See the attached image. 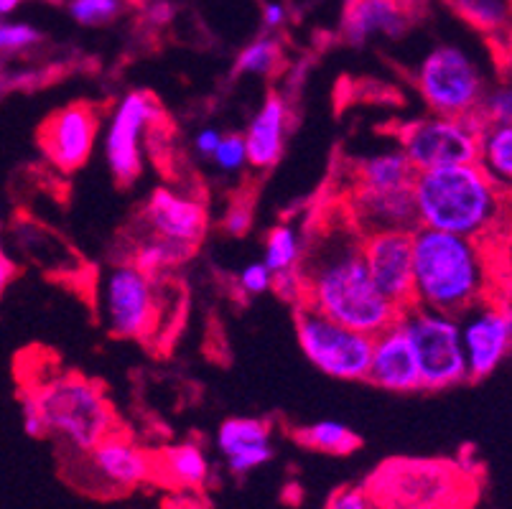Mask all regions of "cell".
Returning a JSON list of instances; mask_svg holds the SVG:
<instances>
[{"label":"cell","mask_w":512,"mask_h":509,"mask_svg":"<svg viewBox=\"0 0 512 509\" xmlns=\"http://www.w3.org/2000/svg\"><path fill=\"white\" fill-rule=\"evenodd\" d=\"M153 471L176 489H199L209 479V461L197 443H179L153 459Z\"/></svg>","instance_id":"cell-22"},{"label":"cell","mask_w":512,"mask_h":509,"mask_svg":"<svg viewBox=\"0 0 512 509\" xmlns=\"http://www.w3.org/2000/svg\"><path fill=\"white\" fill-rule=\"evenodd\" d=\"M164 120L156 97L148 92H128L113 107L105 130V161L120 186L136 184L143 171V143Z\"/></svg>","instance_id":"cell-11"},{"label":"cell","mask_w":512,"mask_h":509,"mask_svg":"<svg viewBox=\"0 0 512 509\" xmlns=\"http://www.w3.org/2000/svg\"><path fill=\"white\" fill-rule=\"evenodd\" d=\"M299 347L316 370L344 382H360L370 364L372 336L337 324L309 306H296Z\"/></svg>","instance_id":"cell-9"},{"label":"cell","mask_w":512,"mask_h":509,"mask_svg":"<svg viewBox=\"0 0 512 509\" xmlns=\"http://www.w3.org/2000/svg\"><path fill=\"white\" fill-rule=\"evenodd\" d=\"M362 258L377 291L400 311L413 306V230L365 232Z\"/></svg>","instance_id":"cell-14"},{"label":"cell","mask_w":512,"mask_h":509,"mask_svg":"<svg viewBox=\"0 0 512 509\" xmlns=\"http://www.w3.org/2000/svg\"><path fill=\"white\" fill-rule=\"evenodd\" d=\"M428 11V0H344L342 36L347 44L400 39Z\"/></svg>","instance_id":"cell-15"},{"label":"cell","mask_w":512,"mask_h":509,"mask_svg":"<svg viewBox=\"0 0 512 509\" xmlns=\"http://www.w3.org/2000/svg\"><path fill=\"white\" fill-rule=\"evenodd\" d=\"M85 459L87 469L115 494L133 492V489L151 482L156 476L153 456L143 451L133 438L123 436L118 431L102 438L92 451H87Z\"/></svg>","instance_id":"cell-18"},{"label":"cell","mask_w":512,"mask_h":509,"mask_svg":"<svg viewBox=\"0 0 512 509\" xmlns=\"http://www.w3.org/2000/svg\"><path fill=\"white\" fill-rule=\"evenodd\" d=\"M492 242L441 230H413V306L462 316L484 298L497 296Z\"/></svg>","instance_id":"cell-2"},{"label":"cell","mask_w":512,"mask_h":509,"mask_svg":"<svg viewBox=\"0 0 512 509\" xmlns=\"http://www.w3.org/2000/svg\"><path fill=\"white\" fill-rule=\"evenodd\" d=\"M273 286V273L268 268H265V263L260 260V263H250L245 265V268L240 270V275H237V288H240V293H245V296H263V293L271 291Z\"/></svg>","instance_id":"cell-34"},{"label":"cell","mask_w":512,"mask_h":509,"mask_svg":"<svg viewBox=\"0 0 512 509\" xmlns=\"http://www.w3.org/2000/svg\"><path fill=\"white\" fill-rule=\"evenodd\" d=\"M44 41L41 31L31 23H18L0 18V59L26 54Z\"/></svg>","instance_id":"cell-31"},{"label":"cell","mask_w":512,"mask_h":509,"mask_svg":"<svg viewBox=\"0 0 512 509\" xmlns=\"http://www.w3.org/2000/svg\"><path fill=\"white\" fill-rule=\"evenodd\" d=\"M253 227V209L248 204H235L222 217V230L230 237H245Z\"/></svg>","instance_id":"cell-36"},{"label":"cell","mask_w":512,"mask_h":509,"mask_svg":"<svg viewBox=\"0 0 512 509\" xmlns=\"http://www.w3.org/2000/svg\"><path fill=\"white\" fill-rule=\"evenodd\" d=\"M102 314L118 339H148L164 316V293L158 275L143 273L133 263L110 268L102 280Z\"/></svg>","instance_id":"cell-10"},{"label":"cell","mask_w":512,"mask_h":509,"mask_svg":"<svg viewBox=\"0 0 512 509\" xmlns=\"http://www.w3.org/2000/svg\"><path fill=\"white\" fill-rule=\"evenodd\" d=\"M141 8L146 11V21L151 26H169L171 18H174V6L166 0H148Z\"/></svg>","instance_id":"cell-39"},{"label":"cell","mask_w":512,"mask_h":509,"mask_svg":"<svg viewBox=\"0 0 512 509\" xmlns=\"http://www.w3.org/2000/svg\"><path fill=\"white\" fill-rule=\"evenodd\" d=\"M141 222L148 235L197 247L207 235L209 214L199 199L174 189H156L141 209Z\"/></svg>","instance_id":"cell-17"},{"label":"cell","mask_w":512,"mask_h":509,"mask_svg":"<svg viewBox=\"0 0 512 509\" xmlns=\"http://www.w3.org/2000/svg\"><path fill=\"white\" fill-rule=\"evenodd\" d=\"M212 161L217 163L220 171H227V174H235V171H242V168L248 166V151H245L242 135H222L220 143H217V148L212 153Z\"/></svg>","instance_id":"cell-33"},{"label":"cell","mask_w":512,"mask_h":509,"mask_svg":"<svg viewBox=\"0 0 512 509\" xmlns=\"http://www.w3.org/2000/svg\"><path fill=\"white\" fill-rule=\"evenodd\" d=\"M413 179L416 171L400 148L362 158L355 168V189H400V186H411Z\"/></svg>","instance_id":"cell-23"},{"label":"cell","mask_w":512,"mask_h":509,"mask_svg":"<svg viewBox=\"0 0 512 509\" xmlns=\"http://www.w3.org/2000/svg\"><path fill=\"white\" fill-rule=\"evenodd\" d=\"M26 0H0V18H8L11 13H16Z\"/></svg>","instance_id":"cell-43"},{"label":"cell","mask_w":512,"mask_h":509,"mask_svg":"<svg viewBox=\"0 0 512 509\" xmlns=\"http://www.w3.org/2000/svg\"><path fill=\"white\" fill-rule=\"evenodd\" d=\"M299 273L304 278V306L337 324L375 336L400 316V308L372 283L362 258V232L349 214L316 224L304 240Z\"/></svg>","instance_id":"cell-1"},{"label":"cell","mask_w":512,"mask_h":509,"mask_svg":"<svg viewBox=\"0 0 512 509\" xmlns=\"http://www.w3.org/2000/svg\"><path fill=\"white\" fill-rule=\"evenodd\" d=\"M220 138L222 133L217 128H202L197 135H194V151H197L202 158H212Z\"/></svg>","instance_id":"cell-40"},{"label":"cell","mask_w":512,"mask_h":509,"mask_svg":"<svg viewBox=\"0 0 512 509\" xmlns=\"http://www.w3.org/2000/svg\"><path fill=\"white\" fill-rule=\"evenodd\" d=\"M462 466L441 461H390L365 484L375 509H459L467 497Z\"/></svg>","instance_id":"cell-5"},{"label":"cell","mask_w":512,"mask_h":509,"mask_svg":"<svg viewBox=\"0 0 512 509\" xmlns=\"http://www.w3.org/2000/svg\"><path fill=\"white\" fill-rule=\"evenodd\" d=\"M472 31L497 44L510 31V0H441Z\"/></svg>","instance_id":"cell-24"},{"label":"cell","mask_w":512,"mask_h":509,"mask_svg":"<svg viewBox=\"0 0 512 509\" xmlns=\"http://www.w3.org/2000/svg\"><path fill=\"white\" fill-rule=\"evenodd\" d=\"M34 77H39V72H13V69L3 67L0 64V97L8 95L11 90H26V87H31L34 84Z\"/></svg>","instance_id":"cell-38"},{"label":"cell","mask_w":512,"mask_h":509,"mask_svg":"<svg viewBox=\"0 0 512 509\" xmlns=\"http://www.w3.org/2000/svg\"><path fill=\"white\" fill-rule=\"evenodd\" d=\"M456 321L467 359V380H487L500 370L512 347V316L507 298H484L462 316H456Z\"/></svg>","instance_id":"cell-12"},{"label":"cell","mask_w":512,"mask_h":509,"mask_svg":"<svg viewBox=\"0 0 512 509\" xmlns=\"http://www.w3.org/2000/svg\"><path fill=\"white\" fill-rule=\"evenodd\" d=\"M271 291L286 303H293V308L301 306L304 303V278H301L299 268L273 273Z\"/></svg>","instance_id":"cell-35"},{"label":"cell","mask_w":512,"mask_h":509,"mask_svg":"<svg viewBox=\"0 0 512 509\" xmlns=\"http://www.w3.org/2000/svg\"><path fill=\"white\" fill-rule=\"evenodd\" d=\"M400 321L416 349L423 392H441L467 382V359H464L456 316L411 306L400 311Z\"/></svg>","instance_id":"cell-8"},{"label":"cell","mask_w":512,"mask_h":509,"mask_svg":"<svg viewBox=\"0 0 512 509\" xmlns=\"http://www.w3.org/2000/svg\"><path fill=\"white\" fill-rule=\"evenodd\" d=\"M301 255H304V237L293 224H276L265 237L263 263L271 273L299 268Z\"/></svg>","instance_id":"cell-28"},{"label":"cell","mask_w":512,"mask_h":509,"mask_svg":"<svg viewBox=\"0 0 512 509\" xmlns=\"http://www.w3.org/2000/svg\"><path fill=\"white\" fill-rule=\"evenodd\" d=\"M479 118L487 125H512V92L507 84L487 87L477 105Z\"/></svg>","instance_id":"cell-32"},{"label":"cell","mask_w":512,"mask_h":509,"mask_svg":"<svg viewBox=\"0 0 512 509\" xmlns=\"http://www.w3.org/2000/svg\"><path fill=\"white\" fill-rule=\"evenodd\" d=\"M39 413L46 436L59 438L72 454L85 456L118 428L115 410L105 390L90 377L57 375L23 392Z\"/></svg>","instance_id":"cell-4"},{"label":"cell","mask_w":512,"mask_h":509,"mask_svg":"<svg viewBox=\"0 0 512 509\" xmlns=\"http://www.w3.org/2000/svg\"><path fill=\"white\" fill-rule=\"evenodd\" d=\"M288 120H291L288 102L278 92H271L248 123V130L242 133L250 166L265 171L281 161L286 151Z\"/></svg>","instance_id":"cell-21"},{"label":"cell","mask_w":512,"mask_h":509,"mask_svg":"<svg viewBox=\"0 0 512 509\" xmlns=\"http://www.w3.org/2000/svg\"><path fill=\"white\" fill-rule=\"evenodd\" d=\"M16 263H13L11 258H8L6 252L0 250V298L6 296V291L11 288V283L16 280Z\"/></svg>","instance_id":"cell-41"},{"label":"cell","mask_w":512,"mask_h":509,"mask_svg":"<svg viewBox=\"0 0 512 509\" xmlns=\"http://www.w3.org/2000/svg\"><path fill=\"white\" fill-rule=\"evenodd\" d=\"M123 0H67V11L79 26L100 28L118 21L125 11Z\"/></svg>","instance_id":"cell-30"},{"label":"cell","mask_w":512,"mask_h":509,"mask_svg":"<svg viewBox=\"0 0 512 509\" xmlns=\"http://www.w3.org/2000/svg\"><path fill=\"white\" fill-rule=\"evenodd\" d=\"M123 3L125 6H138V8L143 6V0H123Z\"/></svg>","instance_id":"cell-44"},{"label":"cell","mask_w":512,"mask_h":509,"mask_svg":"<svg viewBox=\"0 0 512 509\" xmlns=\"http://www.w3.org/2000/svg\"><path fill=\"white\" fill-rule=\"evenodd\" d=\"M365 380L380 390L400 392V395L421 390L416 349H413L411 336H408L400 316L372 336V352Z\"/></svg>","instance_id":"cell-16"},{"label":"cell","mask_w":512,"mask_h":509,"mask_svg":"<svg viewBox=\"0 0 512 509\" xmlns=\"http://www.w3.org/2000/svg\"><path fill=\"white\" fill-rule=\"evenodd\" d=\"M263 23L268 31H276V28H281L283 23H286V8H283L281 3H265Z\"/></svg>","instance_id":"cell-42"},{"label":"cell","mask_w":512,"mask_h":509,"mask_svg":"<svg viewBox=\"0 0 512 509\" xmlns=\"http://www.w3.org/2000/svg\"><path fill=\"white\" fill-rule=\"evenodd\" d=\"M100 112L90 102H72L54 110L39 128V146L46 161L62 174L85 166L95 153Z\"/></svg>","instance_id":"cell-13"},{"label":"cell","mask_w":512,"mask_h":509,"mask_svg":"<svg viewBox=\"0 0 512 509\" xmlns=\"http://www.w3.org/2000/svg\"><path fill=\"white\" fill-rule=\"evenodd\" d=\"M217 451L225 456L227 469L245 476L276 456L271 443V426L260 418H227L217 428Z\"/></svg>","instance_id":"cell-20"},{"label":"cell","mask_w":512,"mask_h":509,"mask_svg":"<svg viewBox=\"0 0 512 509\" xmlns=\"http://www.w3.org/2000/svg\"><path fill=\"white\" fill-rule=\"evenodd\" d=\"M349 217L357 224V230H416L418 214L413 199V184L400 189H355L349 196Z\"/></svg>","instance_id":"cell-19"},{"label":"cell","mask_w":512,"mask_h":509,"mask_svg":"<svg viewBox=\"0 0 512 509\" xmlns=\"http://www.w3.org/2000/svg\"><path fill=\"white\" fill-rule=\"evenodd\" d=\"M479 166L500 184L512 179V125H487L479 140Z\"/></svg>","instance_id":"cell-27"},{"label":"cell","mask_w":512,"mask_h":509,"mask_svg":"<svg viewBox=\"0 0 512 509\" xmlns=\"http://www.w3.org/2000/svg\"><path fill=\"white\" fill-rule=\"evenodd\" d=\"M487 87L482 64L459 44L434 46L416 69L418 95L436 115L474 112Z\"/></svg>","instance_id":"cell-7"},{"label":"cell","mask_w":512,"mask_h":509,"mask_svg":"<svg viewBox=\"0 0 512 509\" xmlns=\"http://www.w3.org/2000/svg\"><path fill=\"white\" fill-rule=\"evenodd\" d=\"M327 509H375V504H372V499L367 497L365 489L344 487L329 497Z\"/></svg>","instance_id":"cell-37"},{"label":"cell","mask_w":512,"mask_h":509,"mask_svg":"<svg viewBox=\"0 0 512 509\" xmlns=\"http://www.w3.org/2000/svg\"><path fill=\"white\" fill-rule=\"evenodd\" d=\"M484 123L479 112L467 115H426V118L408 120L398 128V148L413 171H431V168L462 166L479 161V140Z\"/></svg>","instance_id":"cell-6"},{"label":"cell","mask_w":512,"mask_h":509,"mask_svg":"<svg viewBox=\"0 0 512 509\" xmlns=\"http://www.w3.org/2000/svg\"><path fill=\"white\" fill-rule=\"evenodd\" d=\"M293 438L304 448H311V451H319V454L329 456H349L362 446V438L352 428L337 423V420L311 423V426H304L293 433Z\"/></svg>","instance_id":"cell-25"},{"label":"cell","mask_w":512,"mask_h":509,"mask_svg":"<svg viewBox=\"0 0 512 509\" xmlns=\"http://www.w3.org/2000/svg\"><path fill=\"white\" fill-rule=\"evenodd\" d=\"M283 62V46L273 36H260L250 41L235 59V74H253V77H268L276 72Z\"/></svg>","instance_id":"cell-29"},{"label":"cell","mask_w":512,"mask_h":509,"mask_svg":"<svg viewBox=\"0 0 512 509\" xmlns=\"http://www.w3.org/2000/svg\"><path fill=\"white\" fill-rule=\"evenodd\" d=\"M194 247L189 245H181V242L174 240H164V237H153L148 235L146 240L138 242L133 247V255H130V263L141 268L143 273L148 275H161L174 270L176 265H181L184 260L192 258Z\"/></svg>","instance_id":"cell-26"},{"label":"cell","mask_w":512,"mask_h":509,"mask_svg":"<svg viewBox=\"0 0 512 509\" xmlns=\"http://www.w3.org/2000/svg\"><path fill=\"white\" fill-rule=\"evenodd\" d=\"M418 227L495 242L507 217V186L479 163L418 171L413 179Z\"/></svg>","instance_id":"cell-3"}]
</instances>
